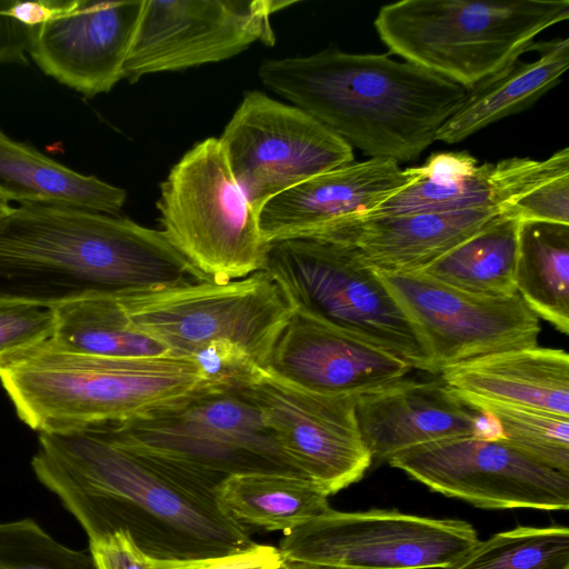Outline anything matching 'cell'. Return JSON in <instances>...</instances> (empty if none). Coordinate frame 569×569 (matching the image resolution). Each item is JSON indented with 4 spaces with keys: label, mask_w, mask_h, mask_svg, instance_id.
<instances>
[{
    "label": "cell",
    "mask_w": 569,
    "mask_h": 569,
    "mask_svg": "<svg viewBox=\"0 0 569 569\" xmlns=\"http://www.w3.org/2000/svg\"><path fill=\"white\" fill-rule=\"evenodd\" d=\"M31 467L89 541L122 530L158 559L222 556L256 545L219 508L213 492L117 446L93 427L39 433Z\"/></svg>",
    "instance_id": "6da1fadb"
},
{
    "label": "cell",
    "mask_w": 569,
    "mask_h": 569,
    "mask_svg": "<svg viewBox=\"0 0 569 569\" xmlns=\"http://www.w3.org/2000/svg\"><path fill=\"white\" fill-rule=\"evenodd\" d=\"M204 280L161 230L118 214L19 203L0 217V300L54 309Z\"/></svg>",
    "instance_id": "7a4b0ae2"
},
{
    "label": "cell",
    "mask_w": 569,
    "mask_h": 569,
    "mask_svg": "<svg viewBox=\"0 0 569 569\" xmlns=\"http://www.w3.org/2000/svg\"><path fill=\"white\" fill-rule=\"evenodd\" d=\"M261 82L371 158L411 161L467 97L463 87L388 54L327 49L264 60Z\"/></svg>",
    "instance_id": "3957f363"
},
{
    "label": "cell",
    "mask_w": 569,
    "mask_h": 569,
    "mask_svg": "<svg viewBox=\"0 0 569 569\" xmlns=\"http://www.w3.org/2000/svg\"><path fill=\"white\" fill-rule=\"evenodd\" d=\"M0 382L38 433L129 421L211 388L191 357L99 356L51 339L1 356Z\"/></svg>",
    "instance_id": "277c9868"
},
{
    "label": "cell",
    "mask_w": 569,
    "mask_h": 569,
    "mask_svg": "<svg viewBox=\"0 0 569 569\" xmlns=\"http://www.w3.org/2000/svg\"><path fill=\"white\" fill-rule=\"evenodd\" d=\"M133 328L191 357L210 382L232 386L266 368L293 307L264 271L227 282L114 295Z\"/></svg>",
    "instance_id": "5b68a950"
},
{
    "label": "cell",
    "mask_w": 569,
    "mask_h": 569,
    "mask_svg": "<svg viewBox=\"0 0 569 569\" xmlns=\"http://www.w3.org/2000/svg\"><path fill=\"white\" fill-rule=\"evenodd\" d=\"M568 18V0H401L373 24L390 52L469 91Z\"/></svg>",
    "instance_id": "8992f818"
},
{
    "label": "cell",
    "mask_w": 569,
    "mask_h": 569,
    "mask_svg": "<svg viewBox=\"0 0 569 569\" xmlns=\"http://www.w3.org/2000/svg\"><path fill=\"white\" fill-rule=\"evenodd\" d=\"M263 270L305 311L430 372L425 348L375 270L349 242L293 238L268 246Z\"/></svg>",
    "instance_id": "52a82bcc"
},
{
    "label": "cell",
    "mask_w": 569,
    "mask_h": 569,
    "mask_svg": "<svg viewBox=\"0 0 569 569\" xmlns=\"http://www.w3.org/2000/svg\"><path fill=\"white\" fill-rule=\"evenodd\" d=\"M157 207L162 233L208 280L227 282L263 270L269 243L219 138L197 142L171 168Z\"/></svg>",
    "instance_id": "ba28073f"
},
{
    "label": "cell",
    "mask_w": 569,
    "mask_h": 569,
    "mask_svg": "<svg viewBox=\"0 0 569 569\" xmlns=\"http://www.w3.org/2000/svg\"><path fill=\"white\" fill-rule=\"evenodd\" d=\"M480 540L471 523L371 509L322 515L284 533V561L339 569H452Z\"/></svg>",
    "instance_id": "9c48e42d"
},
{
    "label": "cell",
    "mask_w": 569,
    "mask_h": 569,
    "mask_svg": "<svg viewBox=\"0 0 569 569\" xmlns=\"http://www.w3.org/2000/svg\"><path fill=\"white\" fill-rule=\"evenodd\" d=\"M258 213L276 194L353 161L352 147L298 107L248 91L219 138Z\"/></svg>",
    "instance_id": "30bf717a"
},
{
    "label": "cell",
    "mask_w": 569,
    "mask_h": 569,
    "mask_svg": "<svg viewBox=\"0 0 569 569\" xmlns=\"http://www.w3.org/2000/svg\"><path fill=\"white\" fill-rule=\"evenodd\" d=\"M375 272L420 339L430 373L441 375L469 360L537 346L539 318L519 293L489 298L421 272Z\"/></svg>",
    "instance_id": "8fae6325"
},
{
    "label": "cell",
    "mask_w": 569,
    "mask_h": 569,
    "mask_svg": "<svg viewBox=\"0 0 569 569\" xmlns=\"http://www.w3.org/2000/svg\"><path fill=\"white\" fill-rule=\"evenodd\" d=\"M236 390L258 407L287 459L328 496L358 482L372 465L356 397L315 392L264 368Z\"/></svg>",
    "instance_id": "7c38bea8"
},
{
    "label": "cell",
    "mask_w": 569,
    "mask_h": 569,
    "mask_svg": "<svg viewBox=\"0 0 569 569\" xmlns=\"http://www.w3.org/2000/svg\"><path fill=\"white\" fill-rule=\"evenodd\" d=\"M388 463L432 491L479 508H569V475L537 462L501 439L472 436L433 442Z\"/></svg>",
    "instance_id": "4fadbf2b"
},
{
    "label": "cell",
    "mask_w": 569,
    "mask_h": 569,
    "mask_svg": "<svg viewBox=\"0 0 569 569\" xmlns=\"http://www.w3.org/2000/svg\"><path fill=\"white\" fill-rule=\"evenodd\" d=\"M297 1L144 0L123 66L129 82L229 59L252 43H274L270 17Z\"/></svg>",
    "instance_id": "5bb4252c"
},
{
    "label": "cell",
    "mask_w": 569,
    "mask_h": 569,
    "mask_svg": "<svg viewBox=\"0 0 569 569\" xmlns=\"http://www.w3.org/2000/svg\"><path fill=\"white\" fill-rule=\"evenodd\" d=\"M141 1L71 0L54 19L28 30V56L49 77L92 98L109 92L143 12Z\"/></svg>",
    "instance_id": "9a60e30c"
},
{
    "label": "cell",
    "mask_w": 569,
    "mask_h": 569,
    "mask_svg": "<svg viewBox=\"0 0 569 569\" xmlns=\"http://www.w3.org/2000/svg\"><path fill=\"white\" fill-rule=\"evenodd\" d=\"M361 437L373 462L465 437L500 439L496 421L441 381L401 379L356 397Z\"/></svg>",
    "instance_id": "2e32d148"
},
{
    "label": "cell",
    "mask_w": 569,
    "mask_h": 569,
    "mask_svg": "<svg viewBox=\"0 0 569 569\" xmlns=\"http://www.w3.org/2000/svg\"><path fill=\"white\" fill-rule=\"evenodd\" d=\"M264 369L315 392L358 397L406 378L412 368L397 356L295 309Z\"/></svg>",
    "instance_id": "e0dca14e"
},
{
    "label": "cell",
    "mask_w": 569,
    "mask_h": 569,
    "mask_svg": "<svg viewBox=\"0 0 569 569\" xmlns=\"http://www.w3.org/2000/svg\"><path fill=\"white\" fill-rule=\"evenodd\" d=\"M91 427L117 446L213 493L224 479L237 473L303 477L281 460L184 422L169 408L124 422Z\"/></svg>",
    "instance_id": "ac0fdd59"
},
{
    "label": "cell",
    "mask_w": 569,
    "mask_h": 569,
    "mask_svg": "<svg viewBox=\"0 0 569 569\" xmlns=\"http://www.w3.org/2000/svg\"><path fill=\"white\" fill-rule=\"evenodd\" d=\"M415 181L395 160L352 161L266 201L258 211L261 237L267 243L310 237L338 219L373 210Z\"/></svg>",
    "instance_id": "d6986e66"
},
{
    "label": "cell",
    "mask_w": 569,
    "mask_h": 569,
    "mask_svg": "<svg viewBox=\"0 0 569 569\" xmlns=\"http://www.w3.org/2000/svg\"><path fill=\"white\" fill-rule=\"evenodd\" d=\"M506 208L357 213L338 219L307 238L351 243L375 270L418 272L500 216Z\"/></svg>",
    "instance_id": "ffe728a7"
},
{
    "label": "cell",
    "mask_w": 569,
    "mask_h": 569,
    "mask_svg": "<svg viewBox=\"0 0 569 569\" xmlns=\"http://www.w3.org/2000/svg\"><path fill=\"white\" fill-rule=\"evenodd\" d=\"M461 398L569 416V356L538 346L480 357L446 369Z\"/></svg>",
    "instance_id": "44dd1931"
},
{
    "label": "cell",
    "mask_w": 569,
    "mask_h": 569,
    "mask_svg": "<svg viewBox=\"0 0 569 569\" xmlns=\"http://www.w3.org/2000/svg\"><path fill=\"white\" fill-rule=\"evenodd\" d=\"M569 173V149L545 160L509 158L478 166L462 181L435 186L417 179L367 214L507 208L542 183Z\"/></svg>",
    "instance_id": "7402d4cb"
},
{
    "label": "cell",
    "mask_w": 569,
    "mask_h": 569,
    "mask_svg": "<svg viewBox=\"0 0 569 569\" xmlns=\"http://www.w3.org/2000/svg\"><path fill=\"white\" fill-rule=\"evenodd\" d=\"M536 60L518 59L468 91L459 109L441 126L436 140L460 142L489 124L523 111L558 84L569 68V39L532 43Z\"/></svg>",
    "instance_id": "603a6c76"
},
{
    "label": "cell",
    "mask_w": 569,
    "mask_h": 569,
    "mask_svg": "<svg viewBox=\"0 0 569 569\" xmlns=\"http://www.w3.org/2000/svg\"><path fill=\"white\" fill-rule=\"evenodd\" d=\"M0 196L18 203H47L118 214L123 189L87 176L13 140L0 130Z\"/></svg>",
    "instance_id": "cb8c5ba5"
},
{
    "label": "cell",
    "mask_w": 569,
    "mask_h": 569,
    "mask_svg": "<svg viewBox=\"0 0 569 569\" xmlns=\"http://www.w3.org/2000/svg\"><path fill=\"white\" fill-rule=\"evenodd\" d=\"M214 498L219 508L249 532L287 533L330 509L329 496L315 482L281 472L232 475L216 488Z\"/></svg>",
    "instance_id": "d4e9b609"
},
{
    "label": "cell",
    "mask_w": 569,
    "mask_h": 569,
    "mask_svg": "<svg viewBox=\"0 0 569 569\" xmlns=\"http://www.w3.org/2000/svg\"><path fill=\"white\" fill-rule=\"evenodd\" d=\"M521 222L507 207L485 228L418 272L472 295L511 297L518 293L515 270Z\"/></svg>",
    "instance_id": "484cf974"
},
{
    "label": "cell",
    "mask_w": 569,
    "mask_h": 569,
    "mask_svg": "<svg viewBox=\"0 0 569 569\" xmlns=\"http://www.w3.org/2000/svg\"><path fill=\"white\" fill-rule=\"evenodd\" d=\"M515 284L538 318L568 335L569 226L521 222Z\"/></svg>",
    "instance_id": "4316f807"
},
{
    "label": "cell",
    "mask_w": 569,
    "mask_h": 569,
    "mask_svg": "<svg viewBox=\"0 0 569 569\" xmlns=\"http://www.w3.org/2000/svg\"><path fill=\"white\" fill-rule=\"evenodd\" d=\"M52 310L56 323L50 339L63 348L109 357L170 355L161 343L132 327L114 295L70 302Z\"/></svg>",
    "instance_id": "83f0119b"
},
{
    "label": "cell",
    "mask_w": 569,
    "mask_h": 569,
    "mask_svg": "<svg viewBox=\"0 0 569 569\" xmlns=\"http://www.w3.org/2000/svg\"><path fill=\"white\" fill-rule=\"evenodd\" d=\"M169 410L189 425L295 468L279 449L258 407L236 389L207 388Z\"/></svg>",
    "instance_id": "f1b7e54d"
},
{
    "label": "cell",
    "mask_w": 569,
    "mask_h": 569,
    "mask_svg": "<svg viewBox=\"0 0 569 569\" xmlns=\"http://www.w3.org/2000/svg\"><path fill=\"white\" fill-rule=\"evenodd\" d=\"M452 569H569V529L520 526L495 533Z\"/></svg>",
    "instance_id": "f546056e"
},
{
    "label": "cell",
    "mask_w": 569,
    "mask_h": 569,
    "mask_svg": "<svg viewBox=\"0 0 569 569\" xmlns=\"http://www.w3.org/2000/svg\"><path fill=\"white\" fill-rule=\"evenodd\" d=\"M463 400L496 421L502 441L537 462L569 475V416L498 402Z\"/></svg>",
    "instance_id": "4dcf8cb0"
},
{
    "label": "cell",
    "mask_w": 569,
    "mask_h": 569,
    "mask_svg": "<svg viewBox=\"0 0 569 569\" xmlns=\"http://www.w3.org/2000/svg\"><path fill=\"white\" fill-rule=\"evenodd\" d=\"M0 569H97L90 551L56 540L30 518L0 522Z\"/></svg>",
    "instance_id": "1f68e13d"
},
{
    "label": "cell",
    "mask_w": 569,
    "mask_h": 569,
    "mask_svg": "<svg viewBox=\"0 0 569 569\" xmlns=\"http://www.w3.org/2000/svg\"><path fill=\"white\" fill-rule=\"evenodd\" d=\"M54 323L52 309L0 300V357L50 339Z\"/></svg>",
    "instance_id": "d6a6232c"
},
{
    "label": "cell",
    "mask_w": 569,
    "mask_h": 569,
    "mask_svg": "<svg viewBox=\"0 0 569 569\" xmlns=\"http://www.w3.org/2000/svg\"><path fill=\"white\" fill-rule=\"evenodd\" d=\"M508 208L521 221L569 226V173L542 183Z\"/></svg>",
    "instance_id": "836d02e7"
},
{
    "label": "cell",
    "mask_w": 569,
    "mask_h": 569,
    "mask_svg": "<svg viewBox=\"0 0 569 569\" xmlns=\"http://www.w3.org/2000/svg\"><path fill=\"white\" fill-rule=\"evenodd\" d=\"M284 560L277 547H253L222 556L192 559H158L149 556V569H279Z\"/></svg>",
    "instance_id": "e575fe53"
},
{
    "label": "cell",
    "mask_w": 569,
    "mask_h": 569,
    "mask_svg": "<svg viewBox=\"0 0 569 569\" xmlns=\"http://www.w3.org/2000/svg\"><path fill=\"white\" fill-rule=\"evenodd\" d=\"M89 551L97 569H149V556L122 530L89 541Z\"/></svg>",
    "instance_id": "d590c367"
},
{
    "label": "cell",
    "mask_w": 569,
    "mask_h": 569,
    "mask_svg": "<svg viewBox=\"0 0 569 569\" xmlns=\"http://www.w3.org/2000/svg\"><path fill=\"white\" fill-rule=\"evenodd\" d=\"M478 166L477 159L470 153L451 151L433 153L423 164L409 169L417 179L446 187L471 176Z\"/></svg>",
    "instance_id": "8d00e7d4"
},
{
    "label": "cell",
    "mask_w": 569,
    "mask_h": 569,
    "mask_svg": "<svg viewBox=\"0 0 569 569\" xmlns=\"http://www.w3.org/2000/svg\"><path fill=\"white\" fill-rule=\"evenodd\" d=\"M10 0H0V63H28V27L8 16Z\"/></svg>",
    "instance_id": "74e56055"
},
{
    "label": "cell",
    "mask_w": 569,
    "mask_h": 569,
    "mask_svg": "<svg viewBox=\"0 0 569 569\" xmlns=\"http://www.w3.org/2000/svg\"><path fill=\"white\" fill-rule=\"evenodd\" d=\"M71 0H10L7 13L20 24L33 28L41 26L63 13Z\"/></svg>",
    "instance_id": "f35d334b"
},
{
    "label": "cell",
    "mask_w": 569,
    "mask_h": 569,
    "mask_svg": "<svg viewBox=\"0 0 569 569\" xmlns=\"http://www.w3.org/2000/svg\"><path fill=\"white\" fill-rule=\"evenodd\" d=\"M279 569H339V568L312 565V563H306V562L284 561V563Z\"/></svg>",
    "instance_id": "ab89813d"
},
{
    "label": "cell",
    "mask_w": 569,
    "mask_h": 569,
    "mask_svg": "<svg viewBox=\"0 0 569 569\" xmlns=\"http://www.w3.org/2000/svg\"><path fill=\"white\" fill-rule=\"evenodd\" d=\"M12 207L13 206H11L8 200H6L4 198H2L0 196V217H2L6 213H8L11 210Z\"/></svg>",
    "instance_id": "60d3db41"
}]
</instances>
